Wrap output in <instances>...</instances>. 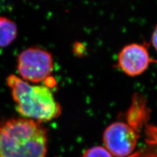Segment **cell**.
Wrapping results in <instances>:
<instances>
[{"instance_id": "4", "label": "cell", "mask_w": 157, "mask_h": 157, "mask_svg": "<svg viewBox=\"0 0 157 157\" xmlns=\"http://www.w3.org/2000/svg\"><path fill=\"white\" fill-rule=\"evenodd\" d=\"M139 131L124 122H115L108 126L104 134L105 148L117 157H129L136 149Z\"/></svg>"}, {"instance_id": "6", "label": "cell", "mask_w": 157, "mask_h": 157, "mask_svg": "<svg viewBox=\"0 0 157 157\" xmlns=\"http://www.w3.org/2000/svg\"><path fill=\"white\" fill-rule=\"evenodd\" d=\"M146 145L129 157H157V127H148Z\"/></svg>"}, {"instance_id": "9", "label": "cell", "mask_w": 157, "mask_h": 157, "mask_svg": "<svg viewBox=\"0 0 157 157\" xmlns=\"http://www.w3.org/2000/svg\"><path fill=\"white\" fill-rule=\"evenodd\" d=\"M151 43L157 52V25L155 27L151 35Z\"/></svg>"}, {"instance_id": "8", "label": "cell", "mask_w": 157, "mask_h": 157, "mask_svg": "<svg viewBox=\"0 0 157 157\" xmlns=\"http://www.w3.org/2000/svg\"><path fill=\"white\" fill-rule=\"evenodd\" d=\"M82 157H113V155L106 148L96 146L86 150Z\"/></svg>"}, {"instance_id": "5", "label": "cell", "mask_w": 157, "mask_h": 157, "mask_svg": "<svg viewBox=\"0 0 157 157\" xmlns=\"http://www.w3.org/2000/svg\"><path fill=\"white\" fill-rule=\"evenodd\" d=\"M152 63H157V60L151 58L145 44H128L121 49L117 58L119 67L130 77L143 74Z\"/></svg>"}, {"instance_id": "7", "label": "cell", "mask_w": 157, "mask_h": 157, "mask_svg": "<svg viewBox=\"0 0 157 157\" xmlns=\"http://www.w3.org/2000/svg\"><path fill=\"white\" fill-rule=\"evenodd\" d=\"M17 36V27L14 22L5 17H0V47L11 44Z\"/></svg>"}, {"instance_id": "1", "label": "cell", "mask_w": 157, "mask_h": 157, "mask_svg": "<svg viewBox=\"0 0 157 157\" xmlns=\"http://www.w3.org/2000/svg\"><path fill=\"white\" fill-rule=\"evenodd\" d=\"M45 129L29 119L9 120L0 126V157H45Z\"/></svg>"}, {"instance_id": "2", "label": "cell", "mask_w": 157, "mask_h": 157, "mask_svg": "<svg viewBox=\"0 0 157 157\" xmlns=\"http://www.w3.org/2000/svg\"><path fill=\"white\" fill-rule=\"evenodd\" d=\"M17 111L27 119L49 121L61 114V107L47 86L30 85L18 77L11 75L7 79Z\"/></svg>"}, {"instance_id": "3", "label": "cell", "mask_w": 157, "mask_h": 157, "mask_svg": "<svg viewBox=\"0 0 157 157\" xmlns=\"http://www.w3.org/2000/svg\"><path fill=\"white\" fill-rule=\"evenodd\" d=\"M18 70L24 80L39 82L47 78L53 70L52 56L39 48H29L18 58Z\"/></svg>"}]
</instances>
